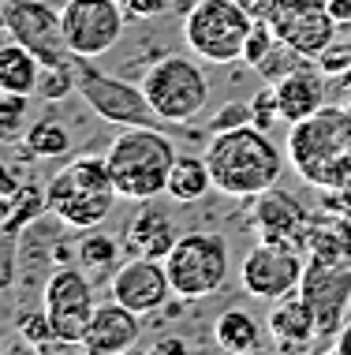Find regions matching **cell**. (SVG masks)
<instances>
[{"instance_id":"cell-5","label":"cell","mask_w":351,"mask_h":355,"mask_svg":"<svg viewBox=\"0 0 351 355\" xmlns=\"http://www.w3.org/2000/svg\"><path fill=\"white\" fill-rule=\"evenodd\" d=\"M165 270L172 281L176 300L183 303H198L217 295L228 284L232 273V247L221 232H179V239L172 243V251L165 254Z\"/></svg>"},{"instance_id":"cell-4","label":"cell","mask_w":351,"mask_h":355,"mask_svg":"<svg viewBox=\"0 0 351 355\" xmlns=\"http://www.w3.org/2000/svg\"><path fill=\"white\" fill-rule=\"evenodd\" d=\"M176 157L179 153L172 139L161 128H123L105 150L116 195L123 202H138V206L165 195Z\"/></svg>"},{"instance_id":"cell-15","label":"cell","mask_w":351,"mask_h":355,"mask_svg":"<svg viewBox=\"0 0 351 355\" xmlns=\"http://www.w3.org/2000/svg\"><path fill=\"white\" fill-rule=\"evenodd\" d=\"M269 23L280 42H288L303 56H318L336 42V19L329 15L325 0H280Z\"/></svg>"},{"instance_id":"cell-11","label":"cell","mask_w":351,"mask_h":355,"mask_svg":"<svg viewBox=\"0 0 351 355\" xmlns=\"http://www.w3.org/2000/svg\"><path fill=\"white\" fill-rule=\"evenodd\" d=\"M299 292L318 318L321 344L329 348L333 337L340 333V325L351 318V258H336V262H318V258H310Z\"/></svg>"},{"instance_id":"cell-29","label":"cell","mask_w":351,"mask_h":355,"mask_svg":"<svg viewBox=\"0 0 351 355\" xmlns=\"http://www.w3.org/2000/svg\"><path fill=\"white\" fill-rule=\"evenodd\" d=\"M37 94H42L45 101H64L68 94H75V60L71 64H49V68H42Z\"/></svg>"},{"instance_id":"cell-44","label":"cell","mask_w":351,"mask_h":355,"mask_svg":"<svg viewBox=\"0 0 351 355\" xmlns=\"http://www.w3.org/2000/svg\"><path fill=\"white\" fill-rule=\"evenodd\" d=\"M0 348H4V344H0Z\"/></svg>"},{"instance_id":"cell-3","label":"cell","mask_w":351,"mask_h":355,"mask_svg":"<svg viewBox=\"0 0 351 355\" xmlns=\"http://www.w3.org/2000/svg\"><path fill=\"white\" fill-rule=\"evenodd\" d=\"M116 202L120 195H116V184H112L105 153H82V157L68 161L60 172H53V180L45 184L49 214L64 228H75V232L101 228Z\"/></svg>"},{"instance_id":"cell-32","label":"cell","mask_w":351,"mask_h":355,"mask_svg":"<svg viewBox=\"0 0 351 355\" xmlns=\"http://www.w3.org/2000/svg\"><path fill=\"white\" fill-rule=\"evenodd\" d=\"M243 123H254V109H251V101H224L221 109H217V116L210 120V135H217V131L243 128Z\"/></svg>"},{"instance_id":"cell-16","label":"cell","mask_w":351,"mask_h":355,"mask_svg":"<svg viewBox=\"0 0 351 355\" xmlns=\"http://www.w3.org/2000/svg\"><path fill=\"white\" fill-rule=\"evenodd\" d=\"M310 228H314V220H310L299 198L288 195V191L269 187L254 198V232H258V239H277V243L303 247Z\"/></svg>"},{"instance_id":"cell-42","label":"cell","mask_w":351,"mask_h":355,"mask_svg":"<svg viewBox=\"0 0 351 355\" xmlns=\"http://www.w3.org/2000/svg\"><path fill=\"white\" fill-rule=\"evenodd\" d=\"M344 116H348V128H351V101L344 105Z\"/></svg>"},{"instance_id":"cell-10","label":"cell","mask_w":351,"mask_h":355,"mask_svg":"<svg viewBox=\"0 0 351 355\" xmlns=\"http://www.w3.org/2000/svg\"><path fill=\"white\" fill-rule=\"evenodd\" d=\"M60 23L71 56L98 60L116 49L127 26V12L120 8V0H68L60 8Z\"/></svg>"},{"instance_id":"cell-40","label":"cell","mask_w":351,"mask_h":355,"mask_svg":"<svg viewBox=\"0 0 351 355\" xmlns=\"http://www.w3.org/2000/svg\"><path fill=\"white\" fill-rule=\"evenodd\" d=\"M8 217H12V198H0V232H4Z\"/></svg>"},{"instance_id":"cell-25","label":"cell","mask_w":351,"mask_h":355,"mask_svg":"<svg viewBox=\"0 0 351 355\" xmlns=\"http://www.w3.org/2000/svg\"><path fill=\"white\" fill-rule=\"evenodd\" d=\"M71 131L64 128L60 120H37L26 128V150L30 157H64L71 153Z\"/></svg>"},{"instance_id":"cell-14","label":"cell","mask_w":351,"mask_h":355,"mask_svg":"<svg viewBox=\"0 0 351 355\" xmlns=\"http://www.w3.org/2000/svg\"><path fill=\"white\" fill-rule=\"evenodd\" d=\"M109 295L123 306H131L135 314H161L172 300V281H168V270L161 258H142L131 254L123 266H116L109 281Z\"/></svg>"},{"instance_id":"cell-24","label":"cell","mask_w":351,"mask_h":355,"mask_svg":"<svg viewBox=\"0 0 351 355\" xmlns=\"http://www.w3.org/2000/svg\"><path fill=\"white\" fill-rule=\"evenodd\" d=\"M79 266L90 273H116L120 266V239L109 232H98L90 228L87 236L79 239Z\"/></svg>"},{"instance_id":"cell-38","label":"cell","mask_w":351,"mask_h":355,"mask_svg":"<svg viewBox=\"0 0 351 355\" xmlns=\"http://www.w3.org/2000/svg\"><path fill=\"white\" fill-rule=\"evenodd\" d=\"M329 352H336V355H351V318L340 325V333L333 337V344H329Z\"/></svg>"},{"instance_id":"cell-1","label":"cell","mask_w":351,"mask_h":355,"mask_svg":"<svg viewBox=\"0 0 351 355\" xmlns=\"http://www.w3.org/2000/svg\"><path fill=\"white\" fill-rule=\"evenodd\" d=\"M284 161H288V153L269 139V131L254 128V123L217 131L206 142L213 191L228 198H258L262 191L277 187V180L284 176Z\"/></svg>"},{"instance_id":"cell-31","label":"cell","mask_w":351,"mask_h":355,"mask_svg":"<svg viewBox=\"0 0 351 355\" xmlns=\"http://www.w3.org/2000/svg\"><path fill=\"white\" fill-rule=\"evenodd\" d=\"M314 64L329 75V79H344V75L351 71V42H333V45H325V49L314 56Z\"/></svg>"},{"instance_id":"cell-41","label":"cell","mask_w":351,"mask_h":355,"mask_svg":"<svg viewBox=\"0 0 351 355\" xmlns=\"http://www.w3.org/2000/svg\"><path fill=\"white\" fill-rule=\"evenodd\" d=\"M4 23H8V15H4V0H0V31H4Z\"/></svg>"},{"instance_id":"cell-21","label":"cell","mask_w":351,"mask_h":355,"mask_svg":"<svg viewBox=\"0 0 351 355\" xmlns=\"http://www.w3.org/2000/svg\"><path fill=\"white\" fill-rule=\"evenodd\" d=\"M213 344L228 355H251L262 348V322L243 306H228L213 322Z\"/></svg>"},{"instance_id":"cell-27","label":"cell","mask_w":351,"mask_h":355,"mask_svg":"<svg viewBox=\"0 0 351 355\" xmlns=\"http://www.w3.org/2000/svg\"><path fill=\"white\" fill-rule=\"evenodd\" d=\"M45 209H49V206H45V191H42V187L19 184V191L12 195V217H8L4 232H8V236H19L37 214H45Z\"/></svg>"},{"instance_id":"cell-8","label":"cell","mask_w":351,"mask_h":355,"mask_svg":"<svg viewBox=\"0 0 351 355\" xmlns=\"http://www.w3.org/2000/svg\"><path fill=\"white\" fill-rule=\"evenodd\" d=\"M75 94L105 123H116V128H161L154 105L146 101L138 83L101 71L87 56H75Z\"/></svg>"},{"instance_id":"cell-26","label":"cell","mask_w":351,"mask_h":355,"mask_svg":"<svg viewBox=\"0 0 351 355\" xmlns=\"http://www.w3.org/2000/svg\"><path fill=\"white\" fill-rule=\"evenodd\" d=\"M26 116H30V98L0 90V142L26 139Z\"/></svg>"},{"instance_id":"cell-39","label":"cell","mask_w":351,"mask_h":355,"mask_svg":"<svg viewBox=\"0 0 351 355\" xmlns=\"http://www.w3.org/2000/svg\"><path fill=\"white\" fill-rule=\"evenodd\" d=\"M19 191V180L12 176V168L8 165H0V198H12Z\"/></svg>"},{"instance_id":"cell-20","label":"cell","mask_w":351,"mask_h":355,"mask_svg":"<svg viewBox=\"0 0 351 355\" xmlns=\"http://www.w3.org/2000/svg\"><path fill=\"white\" fill-rule=\"evenodd\" d=\"M179 239L176 232V220L165 214L161 206H150L142 202V209L135 217H131L127 232H123V247H127L131 254H142V258H161L165 262V254L172 251V243Z\"/></svg>"},{"instance_id":"cell-2","label":"cell","mask_w":351,"mask_h":355,"mask_svg":"<svg viewBox=\"0 0 351 355\" xmlns=\"http://www.w3.org/2000/svg\"><path fill=\"white\" fill-rule=\"evenodd\" d=\"M291 168L303 184L329 191L351 184V128L344 116V105H321L314 116L291 123L284 142Z\"/></svg>"},{"instance_id":"cell-7","label":"cell","mask_w":351,"mask_h":355,"mask_svg":"<svg viewBox=\"0 0 351 355\" xmlns=\"http://www.w3.org/2000/svg\"><path fill=\"white\" fill-rule=\"evenodd\" d=\"M138 86L161 123H191L210 101V79L202 64L176 53H165L157 64H150Z\"/></svg>"},{"instance_id":"cell-13","label":"cell","mask_w":351,"mask_h":355,"mask_svg":"<svg viewBox=\"0 0 351 355\" xmlns=\"http://www.w3.org/2000/svg\"><path fill=\"white\" fill-rule=\"evenodd\" d=\"M4 31L23 42L42 68L49 64H71L75 56L68 49V37H64V23H60V12L49 8L45 0H4Z\"/></svg>"},{"instance_id":"cell-17","label":"cell","mask_w":351,"mask_h":355,"mask_svg":"<svg viewBox=\"0 0 351 355\" xmlns=\"http://www.w3.org/2000/svg\"><path fill=\"white\" fill-rule=\"evenodd\" d=\"M138 337H142V314H135L131 306H123L116 300H109L93 311L79 348L87 355H123L135 348Z\"/></svg>"},{"instance_id":"cell-30","label":"cell","mask_w":351,"mask_h":355,"mask_svg":"<svg viewBox=\"0 0 351 355\" xmlns=\"http://www.w3.org/2000/svg\"><path fill=\"white\" fill-rule=\"evenodd\" d=\"M277 42H280V37H277V31H273V23H269V19H254L251 34H246L243 64H251V68H258V64L265 60V53H269Z\"/></svg>"},{"instance_id":"cell-12","label":"cell","mask_w":351,"mask_h":355,"mask_svg":"<svg viewBox=\"0 0 351 355\" xmlns=\"http://www.w3.org/2000/svg\"><path fill=\"white\" fill-rule=\"evenodd\" d=\"M42 311L49 314V325L56 337L79 348L93 311H98L90 277L79 266H60L56 273H49V281L42 288Z\"/></svg>"},{"instance_id":"cell-23","label":"cell","mask_w":351,"mask_h":355,"mask_svg":"<svg viewBox=\"0 0 351 355\" xmlns=\"http://www.w3.org/2000/svg\"><path fill=\"white\" fill-rule=\"evenodd\" d=\"M37 83H42V60L30 49L15 37L0 45V90L30 98V94H37Z\"/></svg>"},{"instance_id":"cell-9","label":"cell","mask_w":351,"mask_h":355,"mask_svg":"<svg viewBox=\"0 0 351 355\" xmlns=\"http://www.w3.org/2000/svg\"><path fill=\"white\" fill-rule=\"evenodd\" d=\"M307 251L296 243H277V239H258L246 251L240 266V284L251 300H280L288 292H299L303 273H307Z\"/></svg>"},{"instance_id":"cell-33","label":"cell","mask_w":351,"mask_h":355,"mask_svg":"<svg viewBox=\"0 0 351 355\" xmlns=\"http://www.w3.org/2000/svg\"><path fill=\"white\" fill-rule=\"evenodd\" d=\"M251 109H254V128H262V131H273V123L280 120V109H277V90H273V86L265 83L262 90L254 94Z\"/></svg>"},{"instance_id":"cell-19","label":"cell","mask_w":351,"mask_h":355,"mask_svg":"<svg viewBox=\"0 0 351 355\" xmlns=\"http://www.w3.org/2000/svg\"><path fill=\"white\" fill-rule=\"evenodd\" d=\"M325 79H329V75L310 60V64H303V68H296L291 75H284L280 83H273L280 120L299 123V120L314 116L321 105H325Z\"/></svg>"},{"instance_id":"cell-22","label":"cell","mask_w":351,"mask_h":355,"mask_svg":"<svg viewBox=\"0 0 351 355\" xmlns=\"http://www.w3.org/2000/svg\"><path fill=\"white\" fill-rule=\"evenodd\" d=\"M213 191V176H210V165H206V153H179L172 172H168V187L165 195L179 206H195L202 202L206 195Z\"/></svg>"},{"instance_id":"cell-6","label":"cell","mask_w":351,"mask_h":355,"mask_svg":"<svg viewBox=\"0 0 351 355\" xmlns=\"http://www.w3.org/2000/svg\"><path fill=\"white\" fill-rule=\"evenodd\" d=\"M254 15L240 0H198L183 15V42L202 64L243 60Z\"/></svg>"},{"instance_id":"cell-34","label":"cell","mask_w":351,"mask_h":355,"mask_svg":"<svg viewBox=\"0 0 351 355\" xmlns=\"http://www.w3.org/2000/svg\"><path fill=\"white\" fill-rule=\"evenodd\" d=\"M120 8L127 12V19H157L172 8V0H120Z\"/></svg>"},{"instance_id":"cell-28","label":"cell","mask_w":351,"mask_h":355,"mask_svg":"<svg viewBox=\"0 0 351 355\" xmlns=\"http://www.w3.org/2000/svg\"><path fill=\"white\" fill-rule=\"evenodd\" d=\"M310 60H314V56H303L299 49H291L288 42H277L269 53H265V60H262L254 71L262 75V83L273 86V83H280L284 75H291L296 68H303V64H310Z\"/></svg>"},{"instance_id":"cell-43","label":"cell","mask_w":351,"mask_h":355,"mask_svg":"<svg viewBox=\"0 0 351 355\" xmlns=\"http://www.w3.org/2000/svg\"><path fill=\"white\" fill-rule=\"evenodd\" d=\"M340 83H344V86H348V90H351V71H348V75H344V79H340Z\"/></svg>"},{"instance_id":"cell-18","label":"cell","mask_w":351,"mask_h":355,"mask_svg":"<svg viewBox=\"0 0 351 355\" xmlns=\"http://www.w3.org/2000/svg\"><path fill=\"white\" fill-rule=\"evenodd\" d=\"M265 329H269L273 348L284 355L307 352L318 344V318L310 311V303L303 300V292H288L280 300H273L269 314H265Z\"/></svg>"},{"instance_id":"cell-37","label":"cell","mask_w":351,"mask_h":355,"mask_svg":"<svg viewBox=\"0 0 351 355\" xmlns=\"http://www.w3.org/2000/svg\"><path fill=\"white\" fill-rule=\"evenodd\" d=\"M325 8L336 19V26H351V0H325Z\"/></svg>"},{"instance_id":"cell-36","label":"cell","mask_w":351,"mask_h":355,"mask_svg":"<svg viewBox=\"0 0 351 355\" xmlns=\"http://www.w3.org/2000/svg\"><path fill=\"white\" fill-rule=\"evenodd\" d=\"M240 4L246 8V12H251L254 19H269L273 12H277V4L280 0H240Z\"/></svg>"},{"instance_id":"cell-35","label":"cell","mask_w":351,"mask_h":355,"mask_svg":"<svg viewBox=\"0 0 351 355\" xmlns=\"http://www.w3.org/2000/svg\"><path fill=\"white\" fill-rule=\"evenodd\" d=\"M187 348H191V344L187 340H179V337H161V340H154V355H183Z\"/></svg>"}]
</instances>
